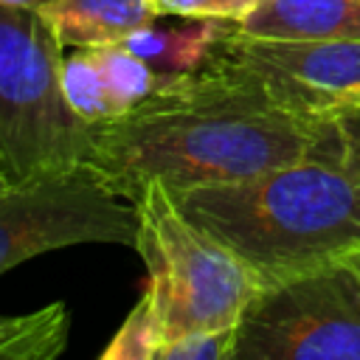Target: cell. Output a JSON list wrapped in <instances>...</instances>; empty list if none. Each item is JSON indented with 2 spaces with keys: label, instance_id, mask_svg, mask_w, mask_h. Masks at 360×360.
I'll list each match as a JSON object with an SVG mask.
<instances>
[{
  "label": "cell",
  "instance_id": "30bf717a",
  "mask_svg": "<svg viewBox=\"0 0 360 360\" xmlns=\"http://www.w3.org/2000/svg\"><path fill=\"white\" fill-rule=\"evenodd\" d=\"M239 34L259 39H360V0H262Z\"/></svg>",
  "mask_w": 360,
  "mask_h": 360
},
{
  "label": "cell",
  "instance_id": "9c48e42d",
  "mask_svg": "<svg viewBox=\"0 0 360 360\" xmlns=\"http://www.w3.org/2000/svg\"><path fill=\"white\" fill-rule=\"evenodd\" d=\"M236 28L239 22L219 17L163 14L152 25L121 39V45L141 56L158 73L188 79L214 68L225 56Z\"/></svg>",
  "mask_w": 360,
  "mask_h": 360
},
{
  "label": "cell",
  "instance_id": "277c9868",
  "mask_svg": "<svg viewBox=\"0 0 360 360\" xmlns=\"http://www.w3.org/2000/svg\"><path fill=\"white\" fill-rule=\"evenodd\" d=\"M135 202L141 211L135 250L146 264V287L160 307L166 340L202 329H236L262 290L259 276L191 222L163 183H149Z\"/></svg>",
  "mask_w": 360,
  "mask_h": 360
},
{
  "label": "cell",
  "instance_id": "7c38bea8",
  "mask_svg": "<svg viewBox=\"0 0 360 360\" xmlns=\"http://www.w3.org/2000/svg\"><path fill=\"white\" fill-rule=\"evenodd\" d=\"M70 309L65 301L25 315H0V360H53L68 349Z\"/></svg>",
  "mask_w": 360,
  "mask_h": 360
},
{
  "label": "cell",
  "instance_id": "8fae6325",
  "mask_svg": "<svg viewBox=\"0 0 360 360\" xmlns=\"http://www.w3.org/2000/svg\"><path fill=\"white\" fill-rule=\"evenodd\" d=\"M42 17L65 48H96L115 45L163 14L155 0H53Z\"/></svg>",
  "mask_w": 360,
  "mask_h": 360
},
{
  "label": "cell",
  "instance_id": "3957f363",
  "mask_svg": "<svg viewBox=\"0 0 360 360\" xmlns=\"http://www.w3.org/2000/svg\"><path fill=\"white\" fill-rule=\"evenodd\" d=\"M62 48L42 11L0 6V172L8 183L84 166L93 155L96 127L62 90Z\"/></svg>",
  "mask_w": 360,
  "mask_h": 360
},
{
  "label": "cell",
  "instance_id": "4fadbf2b",
  "mask_svg": "<svg viewBox=\"0 0 360 360\" xmlns=\"http://www.w3.org/2000/svg\"><path fill=\"white\" fill-rule=\"evenodd\" d=\"M163 343H166L163 315L155 301V292L146 287L141 301L129 309L118 332L104 346L101 360H158Z\"/></svg>",
  "mask_w": 360,
  "mask_h": 360
},
{
  "label": "cell",
  "instance_id": "5bb4252c",
  "mask_svg": "<svg viewBox=\"0 0 360 360\" xmlns=\"http://www.w3.org/2000/svg\"><path fill=\"white\" fill-rule=\"evenodd\" d=\"M312 158L343 166L360 177V107L343 104L323 112Z\"/></svg>",
  "mask_w": 360,
  "mask_h": 360
},
{
  "label": "cell",
  "instance_id": "6da1fadb",
  "mask_svg": "<svg viewBox=\"0 0 360 360\" xmlns=\"http://www.w3.org/2000/svg\"><path fill=\"white\" fill-rule=\"evenodd\" d=\"M321 118L284 107L225 51L129 118L96 127L87 166L132 202L149 183L169 191L239 183L312 158Z\"/></svg>",
  "mask_w": 360,
  "mask_h": 360
},
{
  "label": "cell",
  "instance_id": "d6986e66",
  "mask_svg": "<svg viewBox=\"0 0 360 360\" xmlns=\"http://www.w3.org/2000/svg\"><path fill=\"white\" fill-rule=\"evenodd\" d=\"M6 186H8V180H6V177H3V172H0V191H3Z\"/></svg>",
  "mask_w": 360,
  "mask_h": 360
},
{
  "label": "cell",
  "instance_id": "8992f818",
  "mask_svg": "<svg viewBox=\"0 0 360 360\" xmlns=\"http://www.w3.org/2000/svg\"><path fill=\"white\" fill-rule=\"evenodd\" d=\"M233 360H360V273L338 259L262 287Z\"/></svg>",
  "mask_w": 360,
  "mask_h": 360
},
{
  "label": "cell",
  "instance_id": "ba28073f",
  "mask_svg": "<svg viewBox=\"0 0 360 360\" xmlns=\"http://www.w3.org/2000/svg\"><path fill=\"white\" fill-rule=\"evenodd\" d=\"M183 79L158 73L121 42L73 48L62 59V90L73 112L90 127L129 118Z\"/></svg>",
  "mask_w": 360,
  "mask_h": 360
},
{
  "label": "cell",
  "instance_id": "e0dca14e",
  "mask_svg": "<svg viewBox=\"0 0 360 360\" xmlns=\"http://www.w3.org/2000/svg\"><path fill=\"white\" fill-rule=\"evenodd\" d=\"M48 3H53V0H0V6H14V8H34V11H42Z\"/></svg>",
  "mask_w": 360,
  "mask_h": 360
},
{
  "label": "cell",
  "instance_id": "52a82bcc",
  "mask_svg": "<svg viewBox=\"0 0 360 360\" xmlns=\"http://www.w3.org/2000/svg\"><path fill=\"white\" fill-rule=\"evenodd\" d=\"M228 53L304 115H323L360 96V39H259L236 28Z\"/></svg>",
  "mask_w": 360,
  "mask_h": 360
},
{
  "label": "cell",
  "instance_id": "9a60e30c",
  "mask_svg": "<svg viewBox=\"0 0 360 360\" xmlns=\"http://www.w3.org/2000/svg\"><path fill=\"white\" fill-rule=\"evenodd\" d=\"M236 329H202L166 340L158 360H233Z\"/></svg>",
  "mask_w": 360,
  "mask_h": 360
},
{
  "label": "cell",
  "instance_id": "2e32d148",
  "mask_svg": "<svg viewBox=\"0 0 360 360\" xmlns=\"http://www.w3.org/2000/svg\"><path fill=\"white\" fill-rule=\"evenodd\" d=\"M160 14H180V17H219L242 22L262 0H155Z\"/></svg>",
  "mask_w": 360,
  "mask_h": 360
},
{
  "label": "cell",
  "instance_id": "ffe728a7",
  "mask_svg": "<svg viewBox=\"0 0 360 360\" xmlns=\"http://www.w3.org/2000/svg\"><path fill=\"white\" fill-rule=\"evenodd\" d=\"M352 104H354V107H360V96H357V98H354V101H352ZM340 107H343V104H340Z\"/></svg>",
  "mask_w": 360,
  "mask_h": 360
},
{
  "label": "cell",
  "instance_id": "7a4b0ae2",
  "mask_svg": "<svg viewBox=\"0 0 360 360\" xmlns=\"http://www.w3.org/2000/svg\"><path fill=\"white\" fill-rule=\"evenodd\" d=\"M180 211L231 248L262 287L360 250V177L298 160L250 180L172 191Z\"/></svg>",
  "mask_w": 360,
  "mask_h": 360
},
{
  "label": "cell",
  "instance_id": "ac0fdd59",
  "mask_svg": "<svg viewBox=\"0 0 360 360\" xmlns=\"http://www.w3.org/2000/svg\"><path fill=\"white\" fill-rule=\"evenodd\" d=\"M346 262H349V264H352V267H354V270L360 273V250H354V253H349V256H346Z\"/></svg>",
  "mask_w": 360,
  "mask_h": 360
},
{
  "label": "cell",
  "instance_id": "5b68a950",
  "mask_svg": "<svg viewBox=\"0 0 360 360\" xmlns=\"http://www.w3.org/2000/svg\"><path fill=\"white\" fill-rule=\"evenodd\" d=\"M138 233V202L115 194L87 163L39 172L0 191V276L59 248H135Z\"/></svg>",
  "mask_w": 360,
  "mask_h": 360
}]
</instances>
